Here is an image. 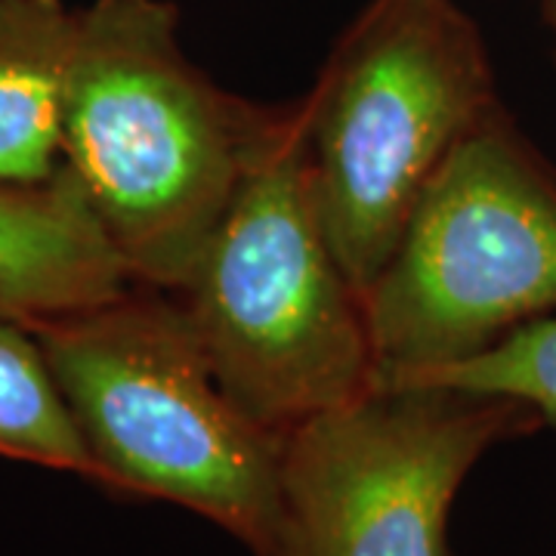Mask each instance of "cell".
<instances>
[{
    "mask_svg": "<svg viewBox=\"0 0 556 556\" xmlns=\"http://www.w3.org/2000/svg\"><path fill=\"white\" fill-rule=\"evenodd\" d=\"M130 288L134 278L65 164L50 182L0 186V318L38 328Z\"/></svg>",
    "mask_w": 556,
    "mask_h": 556,
    "instance_id": "7",
    "label": "cell"
},
{
    "mask_svg": "<svg viewBox=\"0 0 556 556\" xmlns=\"http://www.w3.org/2000/svg\"><path fill=\"white\" fill-rule=\"evenodd\" d=\"M0 455L102 485L35 331L7 318H0Z\"/></svg>",
    "mask_w": 556,
    "mask_h": 556,
    "instance_id": "9",
    "label": "cell"
},
{
    "mask_svg": "<svg viewBox=\"0 0 556 556\" xmlns=\"http://www.w3.org/2000/svg\"><path fill=\"white\" fill-rule=\"evenodd\" d=\"M362 306L375 383L473 358L556 316V179L497 109L424 186Z\"/></svg>",
    "mask_w": 556,
    "mask_h": 556,
    "instance_id": "5",
    "label": "cell"
},
{
    "mask_svg": "<svg viewBox=\"0 0 556 556\" xmlns=\"http://www.w3.org/2000/svg\"><path fill=\"white\" fill-rule=\"evenodd\" d=\"M300 109L318 217L362 294L439 164L497 109L495 75L455 0H368Z\"/></svg>",
    "mask_w": 556,
    "mask_h": 556,
    "instance_id": "4",
    "label": "cell"
},
{
    "mask_svg": "<svg viewBox=\"0 0 556 556\" xmlns=\"http://www.w3.org/2000/svg\"><path fill=\"white\" fill-rule=\"evenodd\" d=\"M78 10L0 0V186H40L62 170L65 87Z\"/></svg>",
    "mask_w": 556,
    "mask_h": 556,
    "instance_id": "8",
    "label": "cell"
},
{
    "mask_svg": "<svg viewBox=\"0 0 556 556\" xmlns=\"http://www.w3.org/2000/svg\"><path fill=\"white\" fill-rule=\"evenodd\" d=\"M281 105L223 90L186 56L170 0L78 10L62 164L134 285L177 294Z\"/></svg>",
    "mask_w": 556,
    "mask_h": 556,
    "instance_id": "1",
    "label": "cell"
},
{
    "mask_svg": "<svg viewBox=\"0 0 556 556\" xmlns=\"http://www.w3.org/2000/svg\"><path fill=\"white\" fill-rule=\"evenodd\" d=\"M31 331L102 485L179 504L273 554L281 433L226 396L177 294L134 285Z\"/></svg>",
    "mask_w": 556,
    "mask_h": 556,
    "instance_id": "2",
    "label": "cell"
},
{
    "mask_svg": "<svg viewBox=\"0 0 556 556\" xmlns=\"http://www.w3.org/2000/svg\"><path fill=\"white\" fill-rule=\"evenodd\" d=\"M177 298L226 396L273 433L375 387L362 294L313 199L300 100L281 105Z\"/></svg>",
    "mask_w": 556,
    "mask_h": 556,
    "instance_id": "3",
    "label": "cell"
},
{
    "mask_svg": "<svg viewBox=\"0 0 556 556\" xmlns=\"http://www.w3.org/2000/svg\"><path fill=\"white\" fill-rule=\"evenodd\" d=\"M544 20H547V25L554 28V38H556V0H544Z\"/></svg>",
    "mask_w": 556,
    "mask_h": 556,
    "instance_id": "11",
    "label": "cell"
},
{
    "mask_svg": "<svg viewBox=\"0 0 556 556\" xmlns=\"http://www.w3.org/2000/svg\"><path fill=\"white\" fill-rule=\"evenodd\" d=\"M519 402L375 383L281 437L269 556H452L448 514L497 439L532 427Z\"/></svg>",
    "mask_w": 556,
    "mask_h": 556,
    "instance_id": "6",
    "label": "cell"
},
{
    "mask_svg": "<svg viewBox=\"0 0 556 556\" xmlns=\"http://www.w3.org/2000/svg\"><path fill=\"white\" fill-rule=\"evenodd\" d=\"M405 383H430L479 396L510 399L529 408L538 420L556 427V316L522 325L479 356L427 371L420 378L399 380L393 387Z\"/></svg>",
    "mask_w": 556,
    "mask_h": 556,
    "instance_id": "10",
    "label": "cell"
}]
</instances>
